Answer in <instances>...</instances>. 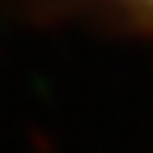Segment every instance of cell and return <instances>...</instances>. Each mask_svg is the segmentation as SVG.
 <instances>
[{"label":"cell","mask_w":153,"mask_h":153,"mask_svg":"<svg viewBox=\"0 0 153 153\" xmlns=\"http://www.w3.org/2000/svg\"><path fill=\"white\" fill-rule=\"evenodd\" d=\"M123 4H136V9H145V13H153V0H123Z\"/></svg>","instance_id":"cell-1"}]
</instances>
